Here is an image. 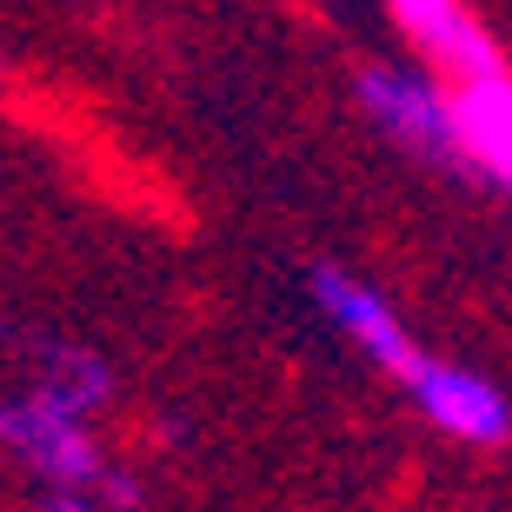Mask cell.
Instances as JSON below:
<instances>
[{"mask_svg":"<svg viewBox=\"0 0 512 512\" xmlns=\"http://www.w3.org/2000/svg\"><path fill=\"white\" fill-rule=\"evenodd\" d=\"M353 100L360 114L393 140L399 153L426 160L446 180H466V160H459V133H453V107H446V80H433L426 67H360L353 74ZM473 187V180H466Z\"/></svg>","mask_w":512,"mask_h":512,"instance_id":"obj_1","label":"cell"},{"mask_svg":"<svg viewBox=\"0 0 512 512\" xmlns=\"http://www.w3.org/2000/svg\"><path fill=\"white\" fill-rule=\"evenodd\" d=\"M0 453L20 459L34 479L74 486V493H87V486L100 479V466H107L94 426H87L80 413H67V406H54L40 386L20 393V399H0Z\"/></svg>","mask_w":512,"mask_h":512,"instance_id":"obj_2","label":"cell"},{"mask_svg":"<svg viewBox=\"0 0 512 512\" xmlns=\"http://www.w3.org/2000/svg\"><path fill=\"white\" fill-rule=\"evenodd\" d=\"M399 386H406L419 413L433 419L446 439H459V446H479V453L512 446V399L499 393L486 373H473V366H453V360L419 353L413 373H406Z\"/></svg>","mask_w":512,"mask_h":512,"instance_id":"obj_3","label":"cell"},{"mask_svg":"<svg viewBox=\"0 0 512 512\" xmlns=\"http://www.w3.org/2000/svg\"><path fill=\"white\" fill-rule=\"evenodd\" d=\"M386 14L413 54L426 60V74L459 87V80H486V74H506V54H499L493 27L466 7V0H386Z\"/></svg>","mask_w":512,"mask_h":512,"instance_id":"obj_4","label":"cell"},{"mask_svg":"<svg viewBox=\"0 0 512 512\" xmlns=\"http://www.w3.org/2000/svg\"><path fill=\"white\" fill-rule=\"evenodd\" d=\"M306 293H313V306H320L326 320L340 326V333L360 346L380 373H393V380H406V373H413V360L426 353V346L406 333V320L393 313V300H386L380 286L353 280L346 266H326V260L306 266Z\"/></svg>","mask_w":512,"mask_h":512,"instance_id":"obj_5","label":"cell"},{"mask_svg":"<svg viewBox=\"0 0 512 512\" xmlns=\"http://www.w3.org/2000/svg\"><path fill=\"white\" fill-rule=\"evenodd\" d=\"M446 107H453V133H459L466 180H473V187L512 193V67H506V74L446 87Z\"/></svg>","mask_w":512,"mask_h":512,"instance_id":"obj_6","label":"cell"},{"mask_svg":"<svg viewBox=\"0 0 512 512\" xmlns=\"http://www.w3.org/2000/svg\"><path fill=\"white\" fill-rule=\"evenodd\" d=\"M34 360H40V393L54 399V406H67V413H80V419H94L100 406H114L120 380H114V366L100 360L94 346H60V340H47Z\"/></svg>","mask_w":512,"mask_h":512,"instance_id":"obj_7","label":"cell"},{"mask_svg":"<svg viewBox=\"0 0 512 512\" xmlns=\"http://www.w3.org/2000/svg\"><path fill=\"white\" fill-rule=\"evenodd\" d=\"M87 499H94L100 512H140V499H147V486H140V479H133L127 466H114V459H107V466H100V479L87 486Z\"/></svg>","mask_w":512,"mask_h":512,"instance_id":"obj_8","label":"cell"},{"mask_svg":"<svg viewBox=\"0 0 512 512\" xmlns=\"http://www.w3.org/2000/svg\"><path fill=\"white\" fill-rule=\"evenodd\" d=\"M40 512H100L87 493H74V486H47V506Z\"/></svg>","mask_w":512,"mask_h":512,"instance_id":"obj_9","label":"cell"},{"mask_svg":"<svg viewBox=\"0 0 512 512\" xmlns=\"http://www.w3.org/2000/svg\"><path fill=\"white\" fill-rule=\"evenodd\" d=\"M7 80H14V60H7V47H0V94H7Z\"/></svg>","mask_w":512,"mask_h":512,"instance_id":"obj_10","label":"cell"},{"mask_svg":"<svg viewBox=\"0 0 512 512\" xmlns=\"http://www.w3.org/2000/svg\"><path fill=\"white\" fill-rule=\"evenodd\" d=\"M7 340H14V326H7V320H0V346H7Z\"/></svg>","mask_w":512,"mask_h":512,"instance_id":"obj_11","label":"cell"}]
</instances>
